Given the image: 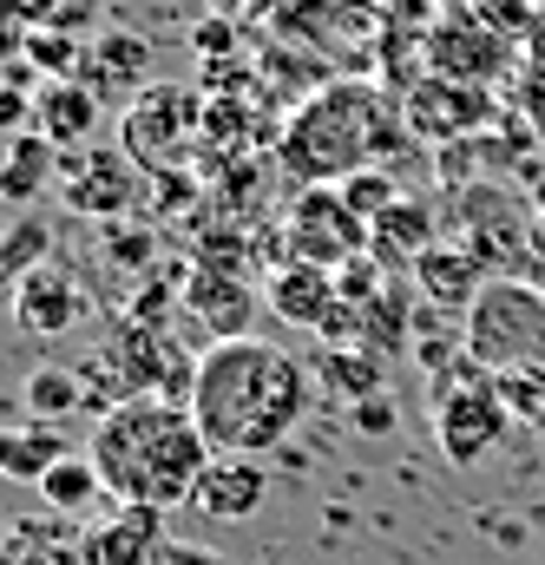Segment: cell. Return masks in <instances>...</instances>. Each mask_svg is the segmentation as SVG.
Returning <instances> with one entry per match:
<instances>
[{"instance_id": "cell-28", "label": "cell", "mask_w": 545, "mask_h": 565, "mask_svg": "<svg viewBox=\"0 0 545 565\" xmlns=\"http://www.w3.org/2000/svg\"><path fill=\"white\" fill-rule=\"evenodd\" d=\"M467 7H473L513 53H526V46L545 33V0H467Z\"/></svg>"}, {"instance_id": "cell-43", "label": "cell", "mask_w": 545, "mask_h": 565, "mask_svg": "<svg viewBox=\"0 0 545 565\" xmlns=\"http://www.w3.org/2000/svg\"><path fill=\"white\" fill-rule=\"evenodd\" d=\"M0 289H7V270H0Z\"/></svg>"}, {"instance_id": "cell-12", "label": "cell", "mask_w": 545, "mask_h": 565, "mask_svg": "<svg viewBox=\"0 0 545 565\" xmlns=\"http://www.w3.org/2000/svg\"><path fill=\"white\" fill-rule=\"evenodd\" d=\"M86 309H93V296L79 289L73 270H60V264H40V270H26V277L13 282V322H20L33 342L73 335V329L86 322Z\"/></svg>"}, {"instance_id": "cell-7", "label": "cell", "mask_w": 545, "mask_h": 565, "mask_svg": "<svg viewBox=\"0 0 545 565\" xmlns=\"http://www.w3.org/2000/svg\"><path fill=\"white\" fill-rule=\"evenodd\" d=\"M204 106L211 99L197 93V79H151L119 113V151H132L145 171L178 164V151H191V139H204Z\"/></svg>"}, {"instance_id": "cell-31", "label": "cell", "mask_w": 545, "mask_h": 565, "mask_svg": "<svg viewBox=\"0 0 545 565\" xmlns=\"http://www.w3.org/2000/svg\"><path fill=\"white\" fill-rule=\"evenodd\" d=\"M493 395L506 402L513 427H545V362H533V369H500L493 375Z\"/></svg>"}, {"instance_id": "cell-18", "label": "cell", "mask_w": 545, "mask_h": 565, "mask_svg": "<svg viewBox=\"0 0 545 565\" xmlns=\"http://www.w3.org/2000/svg\"><path fill=\"white\" fill-rule=\"evenodd\" d=\"M264 302H270L282 322H296V329L316 335L342 296H335V270H316V264H276L270 282H264Z\"/></svg>"}, {"instance_id": "cell-3", "label": "cell", "mask_w": 545, "mask_h": 565, "mask_svg": "<svg viewBox=\"0 0 545 565\" xmlns=\"http://www.w3.org/2000/svg\"><path fill=\"white\" fill-rule=\"evenodd\" d=\"M408 139V113L402 99H388L382 79H322L282 126L276 164L296 191L309 184H342L362 164H382L395 145Z\"/></svg>"}, {"instance_id": "cell-27", "label": "cell", "mask_w": 545, "mask_h": 565, "mask_svg": "<svg viewBox=\"0 0 545 565\" xmlns=\"http://www.w3.org/2000/svg\"><path fill=\"white\" fill-rule=\"evenodd\" d=\"M335 198H342L362 224H375V217H382V211H395L408 191H402V178H395L388 164H362V171H349V178L335 184Z\"/></svg>"}, {"instance_id": "cell-33", "label": "cell", "mask_w": 545, "mask_h": 565, "mask_svg": "<svg viewBox=\"0 0 545 565\" xmlns=\"http://www.w3.org/2000/svg\"><path fill=\"white\" fill-rule=\"evenodd\" d=\"M197 178H191V164H158V171H145V204H151V217L164 224V217H184L191 204H197Z\"/></svg>"}, {"instance_id": "cell-14", "label": "cell", "mask_w": 545, "mask_h": 565, "mask_svg": "<svg viewBox=\"0 0 545 565\" xmlns=\"http://www.w3.org/2000/svg\"><path fill=\"white\" fill-rule=\"evenodd\" d=\"M487 282H493V264H487L467 237H453V231H447L440 244H427L420 264H414V289H420L434 309H460V316H467Z\"/></svg>"}, {"instance_id": "cell-24", "label": "cell", "mask_w": 545, "mask_h": 565, "mask_svg": "<svg viewBox=\"0 0 545 565\" xmlns=\"http://www.w3.org/2000/svg\"><path fill=\"white\" fill-rule=\"evenodd\" d=\"M20 408H26V422H46V427H60L66 415H79V408H86L79 369H33V375L20 382Z\"/></svg>"}, {"instance_id": "cell-4", "label": "cell", "mask_w": 545, "mask_h": 565, "mask_svg": "<svg viewBox=\"0 0 545 565\" xmlns=\"http://www.w3.org/2000/svg\"><path fill=\"white\" fill-rule=\"evenodd\" d=\"M506 402L493 395V375L460 349V362L434 369V447L447 467H480L506 440Z\"/></svg>"}, {"instance_id": "cell-25", "label": "cell", "mask_w": 545, "mask_h": 565, "mask_svg": "<svg viewBox=\"0 0 545 565\" xmlns=\"http://www.w3.org/2000/svg\"><path fill=\"white\" fill-rule=\"evenodd\" d=\"M106 493V480H99V467H93V454H66L46 480H40V500H46V513H66V520H79L93 500Z\"/></svg>"}, {"instance_id": "cell-1", "label": "cell", "mask_w": 545, "mask_h": 565, "mask_svg": "<svg viewBox=\"0 0 545 565\" xmlns=\"http://www.w3.org/2000/svg\"><path fill=\"white\" fill-rule=\"evenodd\" d=\"M316 395V369H302L282 342L264 335H237V342H211L197 355V388H191V415L204 427V440L217 454H270L282 447Z\"/></svg>"}, {"instance_id": "cell-16", "label": "cell", "mask_w": 545, "mask_h": 565, "mask_svg": "<svg viewBox=\"0 0 545 565\" xmlns=\"http://www.w3.org/2000/svg\"><path fill=\"white\" fill-rule=\"evenodd\" d=\"M33 132L53 139L60 151H86L99 132V93L86 79H40L33 93Z\"/></svg>"}, {"instance_id": "cell-2", "label": "cell", "mask_w": 545, "mask_h": 565, "mask_svg": "<svg viewBox=\"0 0 545 565\" xmlns=\"http://www.w3.org/2000/svg\"><path fill=\"white\" fill-rule=\"evenodd\" d=\"M86 454H93V467H99V480L119 507H158V513L191 507L204 467L217 460L197 415L178 408V402H158V395H138L126 408H113L93 427Z\"/></svg>"}, {"instance_id": "cell-13", "label": "cell", "mask_w": 545, "mask_h": 565, "mask_svg": "<svg viewBox=\"0 0 545 565\" xmlns=\"http://www.w3.org/2000/svg\"><path fill=\"white\" fill-rule=\"evenodd\" d=\"M257 282L237 277V270H204V264H191V277H184V316L211 335V342H237V335H250V316H257Z\"/></svg>"}, {"instance_id": "cell-19", "label": "cell", "mask_w": 545, "mask_h": 565, "mask_svg": "<svg viewBox=\"0 0 545 565\" xmlns=\"http://www.w3.org/2000/svg\"><path fill=\"white\" fill-rule=\"evenodd\" d=\"M164 513L158 507H119L106 526H93V559L99 565H158L164 559Z\"/></svg>"}, {"instance_id": "cell-38", "label": "cell", "mask_w": 545, "mask_h": 565, "mask_svg": "<svg viewBox=\"0 0 545 565\" xmlns=\"http://www.w3.org/2000/svg\"><path fill=\"white\" fill-rule=\"evenodd\" d=\"M349 427H355V434H368V440H382V434H395V427H402V408H395L388 395H368V402H355V408H349Z\"/></svg>"}, {"instance_id": "cell-8", "label": "cell", "mask_w": 545, "mask_h": 565, "mask_svg": "<svg viewBox=\"0 0 545 565\" xmlns=\"http://www.w3.org/2000/svg\"><path fill=\"white\" fill-rule=\"evenodd\" d=\"M276 244H282V264L342 270V264H355V257L368 250V224L335 198V184H309V191L289 198Z\"/></svg>"}, {"instance_id": "cell-36", "label": "cell", "mask_w": 545, "mask_h": 565, "mask_svg": "<svg viewBox=\"0 0 545 565\" xmlns=\"http://www.w3.org/2000/svg\"><path fill=\"white\" fill-rule=\"evenodd\" d=\"M26 79H40L26 60L20 66H0V139L33 132V93H26Z\"/></svg>"}, {"instance_id": "cell-34", "label": "cell", "mask_w": 545, "mask_h": 565, "mask_svg": "<svg viewBox=\"0 0 545 565\" xmlns=\"http://www.w3.org/2000/svg\"><path fill=\"white\" fill-rule=\"evenodd\" d=\"M7 13H20L26 26H60V33H86L99 20L106 0H0Z\"/></svg>"}, {"instance_id": "cell-10", "label": "cell", "mask_w": 545, "mask_h": 565, "mask_svg": "<svg viewBox=\"0 0 545 565\" xmlns=\"http://www.w3.org/2000/svg\"><path fill=\"white\" fill-rule=\"evenodd\" d=\"M402 113H408V132L427 145H453V139H480L487 126L506 119V106L493 99V86H473V79H447V73H420L408 93H402Z\"/></svg>"}, {"instance_id": "cell-35", "label": "cell", "mask_w": 545, "mask_h": 565, "mask_svg": "<svg viewBox=\"0 0 545 565\" xmlns=\"http://www.w3.org/2000/svg\"><path fill=\"white\" fill-rule=\"evenodd\" d=\"M99 257L106 264H119V270H132V282H138V270H151L158 264V231L151 224H106V244H99Z\"/></svg>"}, {"instance_id": "cell-39", "label": "cell", "mask_w": 545, "mask_h": 565, "mask_svg": "<svg viewBox=\"0 0 545 565\" xmlns=\"http://www.w3.org/2000/svg\"><path fill=\"white\" fill-rule=\"evenodd\" d=\"M26 40H33V26L0 7V66H20V60H26Z\"/></svg>"}, {"instance_id": "cell-20", "label": "cell", "mask_w": 545, "mask_h": 565, "mask_svg": "<svg viewBox=\"0 0 545 565\" xmlns=\"http://www.w3.org/2000/svg\"><path fill=\"white\" fill-rule=\"evenodd\" d=\"M427 244H440V224H434V204L427 198H402L395 211H382L375 224H368V250L395 270V264H420V250Z\"/></svg>"}, {"instance_id": "cell-29", "label": "cell", "mask_w": 545, "mask_h": 565, "mask_svg": "<svg viewBox=\"0 0 545 565\" xmlns=\"http://www.w3.org/2000/svg\"><path fill=\"white\" fill-rule=\"evenodd\" d=\"M26 66H33L40 79H79V66H86V33L33 26V40H26Z\"/></svg>"}, {"instance_id": "cell-32", "label": "cell", "mask_w": 545, "mask_h": 565, "mask_svg": "<svg viewBox=\"0 0 545 565\" xmlns=\"http://www.w3.org/2000/svg\"><path fill=\"white\" fill-rule=\"evenodd\" d=\"M257 132H264V126H257V99L244 106V93H237V99H211V106H204V139L217 145L224 158L244 151V145H257Z\"/></svg>"}, {"instance_id": "cell-21", "label": "cell", "mask_w": 545, "mask_h": 565, "mask_svg": "<svg viewBox=\"0 0 545 565\" xmlns=\"http://www.w3.org/2000/svg\"><path fill=\"white\" fill-rule=\"evenodd\" d=\"M60 145L40 139V132H20V139H7V158H0V198L13 204V211H33V198L60 178Z\"/></svg>"}, {"instance_id": "cell-11", "label": "cell", "mask_w": 545, "mask_h": 565, "mask_svg": "<svg viewBox=\"0 0 545 565\" xmlns=\"http://www.w3.org/2000/svg\"><path fill=\"white\" fill-rule=\"evenodd\" d=\"M513 66V46L460 0L453 13L427 20V73H447V79H473V86H500Z\"/></svg>"}, {"instance_id": "cell-22", "label": "cell", "mask_w": 545, "mask_h": 565, "mask_svg": "<svg viewBox=\"0 0 545 565\" xmlns=\"http://www.w3.org/2000/svg\"><path fill=\"white\" fill-rule=\"evenodd\" d=\"M66 434L46 422H26V427H0V480H20V487H40L60 460H66Z\"/></svg>"}, {"instance_id": "cell-23", "label": "cell", "mask_w": 545, "mask_h": 565, "mask_svg": "<svg viewBox=\"0 0 545 565\" xmlns=\"http://www.w3.org/2000/svg\"><path fill=\"white\" fill-rule=\"evenodd\" d=\"M316 382L335 395V402H368V395H382V355L375 349H322V362H316Z\"/></svg>"}, {"instance_id": "cell-9", "label": "cell", "mask_w": 545, "mask_h": 565, "mask_svg": "<svg viewBox=\"0 0 545 565\" xmlns=\"http://www.w3.org/2000/svg\"><path fill=\"white\" fill-rule=\"evenodd\" d=\"M145 198V164L119 145H86L60 158V204L93 224H119Z\"/></svg>"}, {"instance_id": "cell-17", "label": "cell", "mask_w": 545, "mask_h": 565, "mask_svg": "<svg viewBox=\"0 0 545 565\" xmlns=\"http://www.w3.org/2000/svg\"><path fill=\"white\" fill-rule=\"evenodd\" d=\"M151 40L132 33V26H99L93 40H86V66H79V79L106 99V93H145L151 79Z\"/></svg>"}, {"instance_id": "cell-37", "label": "cell", "mask_w": 545, "mask_h": 565, "mask_svg": "<svg viewBox=\"0 0 545 565\" xmlns=\"http://www.w3.org/2000/svg\"><path fill=\"white\" fill-rule=\"evenodd\" d=\"M184 40H191V53H197V60H237V53H244V20L204 13V20H197Z\"/></svg>"}, {"instance_id": "cell-42", "label": "cell", "mask_w": 545, "mask_h": 565, "mask_svg": "<svg viewBox=\"0 0 545 565\" xmlns=\"http://www.w3.org/2000/svg\"><path fill=\"white\" fill-rule=\"evenodd\" d=\"M533 257L545 264V198H539V224H533Z\"/></svg>"}, {"instance_id": "cell-6", "label": "cell", "mask_w": 545, "mask_h": 565, "mask_svg": "<svg viewBox=\"0 0 545 565\" xmlns=\"http://www.w3.org/2000/svg\"><path fill=\"white\" fill-rule=\"evenodd\" d=\"M533 224H539V204L513 198L500 178H480L467 191H453V237H467L493 277H526L539 257H533Z\"/></svg>"}, {"instance_id": "cell-15", "label": "cell", "mask_w": 545, "mask_h": 565, "mask_svg": "<svg viewBox=\"0 0 545 565\" xmlns=\"http://www.w3.org/2000/svg\"><path fill=\"white\" fill-rule=\"evenodd\" d=\"M264 493H270V473H264L257 460H244V454H217V460L204 467V480H197L191 507H197L204 520L237 526V520H250V513L264 507Z\"/></svg>"}, {"instance_id": "cell-41", "label": "cell", "mask_w": 545, "mask_h": 565, "mask_svg": "<svg viewBox=\"0 0 545 565\" xmlns=\"http://www.w3.org/2000/svg\"><path fill=\"white\" fill-rule=\"evenodd\" d=\"M264 0H211V13H224V20H244V13H257Z\"/></svg>"}, {"instance_id": "cell-26", "label": "cell", "mask_w": 545, "mask_h": 565, "mask_svg": "<svg viewBox=\"0 0 545 565\" xmlns=\"http://www.w3.org/2000/svg\"><path fill=\"white\" fill-rule=\"evenodd\" d=\"M40 264H53V224H46L40 211H20V217L0 231V270H7V289L26 277V270H40Z\"/></svg>"}, {"instance_id": "cell-30", "label": "cell", "mask_w": 545, "mask_h": 565, "mask_svg": "<svg viewBox=\"0 0 545 565\" xmlns=\"http://www.w3.org/2000/svg\"><path fill=\"white\" fill-rule=\"evenodd\" d=\"M408 322H414V309H408V296L388 282L368 309H362V349H375V355H388V349H402L408 342Z\"/></svg>"}, {"instance_id": "cell-5", "label": "cell", "mask_w": 545, "mask_h": 565, "mask_svg": "<svg viewBox=\"0 0 545 565\" xmlns=\"http://www.w3.org/2000/svg\"><path fill=\"white\" fill-rule=\"evenodd\" d=\"M460 349H467L487 375L545 362V289L526 282V277H493L480 289V302L467 309Z\"/></svg>"}, {"instance_id": "cell-40", "label": "cell", "mask_w": 545, "mask_h": 565, "mask_svg": "<svg viewBox=\"0 0 545 565\" xmlns=\"http://www.w3.org/2000/svg\"><path fill=\"white\" fill-rule=\"evenodd\" d=\"M158 565H231L224 553H211V546H164V559Z\"/></svg>"}]
</instances>
